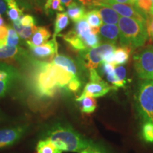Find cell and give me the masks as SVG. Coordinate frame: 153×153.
<instances>
[{"mask_svg":"<svg viewBox=\"0 0 153 153\" xmlns=\"http://www.w3.org/2000/svg\"><path fill=\"white\" fill-rule=\"evenodd\" d=\"M133 51L128 46H121L115 50L114 61L115 65H121L128 61L130 55Z\"/></svg>","mask_w":153,"mask_h":153,"instance_id":"21","label":"cell"},{"mask_svg":"<svg viewBox=\"0 0 153 153\" xmlns=\"http://www.w3.org/2000/svg\"><path fill=\"white\" fill-rule=\"evenodd\" d=\"M53 64L60 66L73 75L77 76L78 68L76 62L71 57L63 55H56L51 61Z\"/></svg>","mask_w":153,"mask_h":153,"instance_id":"14","label":"cell"},{"mask_svg":"<svg viewBox=\"0 0 153 153\" xmlns=\"http://www.w3.org/2000/svg\"><path fill=\"white\" fill-rule=\"evenodd\" d=\"M98 11L104 24H118L120 19V15L114 9L108 7H99Z\"/></svg>","mask_w":153,"mask_h":153,"instance_id":"17","label":"cell"},{"mask_svg":"<svg viewBox=\"0 0 153 153\" xmlns=\"http://www.w3.org/2000/svg\"><path fill=\"white\" fill-rule=\"evenodd\" d=\"M69 24V17L66 12L58 13L56 15V19L55 22L54 33L53 38H56L59 33L65 28Z\"/></svg>","mask_w":153,"mask_h":153,"instance_id":"23","label":"cell"},{"mask_svg":"<svg viewBox=\"0 0 153 153\" xmlns=\"http://www.w3.org/2000/svg\"><path fill=\"white\" fill-rule=\"evenodd\" d=\"M108 1H113V2L119 4H132L131 0H110Z\"/></svg>","mask_w":153,"mask_h":153,"instance_id":"38","label":"cell"},{"mask_svg":"<svg viewBox=\"0 0 153 153\" xmlns=\"http://www.w3.org/2000/svg\"><path fill=\"white\" fill-rule=\"evenodd\" d=\"M82 153H106L104 152L103 148H101V147L98 146L97 145L94 144L93 145L89 147V148H87V150L84 151Z\"/></svg>","mask_w":153,"mask_h":153,"instance_id":"34","label":"cell"},{"mask_svg":"<svg viewBox=\"0 0 153 153\" xmlns=\"http://www.w3.org/2000/svg\"><path fill=\"white\" fill-rule=\"evenodd\" d=\"M7 5V14L12 22H16L23 16V9L16 0H4Z\"/></svg>","mask_w":153,"mask_h":153,"instance_id":"20","label":"cell"},{"mask_svg":"<svg viewBox=\"0 0 153 153\" xmlns=\"http://www.w3.org/2000/svg\"><path fill=\"white\" fill-rule=\"evenodd\" d=\"M76 100L79 103L82 112L85 114H91L97 108V104L94 97L80 95Z\"/></svg>","mask_w":153,"mask_h":153,"instance_id":"19","label":"cell"},{"mask_svg":"<svg viewBox=\"0 0 153 153\" xmlns=\"http://www.w3.org/2000/svg\"><path fill=\"white\" fill-rule=\"evenodd\" d=\"M62 151L82 153L94 143L88 140L71 128L57 126L48 134V137Z\"/></svg>","mask_w":153,"mask_h":153,"instance_id":"1","label":"cell"},{"mask_svg":"<svg viewBox=\"0 0 153 153\" xmlns=\"http://www.w3.org/2000/svg\"><path fill=\"white\" fill-rule=\"evenodd\" d=\"M20 51L18 46H5L0 48V60H7L14 57Z\"/></svg>","mask_w":153,"mask_h":153,"instance_id":"26","label":"cell"},{"mask_svg":"<svg viewBox=\"0 0 153 153\" xmlns=\"http://www.w3.org/2000/svg\"><path fill=\"white\" fill-rule=\"evenodd\" d=\"M147 30L148 38L153 42V16H152L147 19Z\"/></svg>","mask_w":153,"mask_h":153,"instance_id":"33","label":"cell"},{"mask_svg":"<svg viewBox=\"0 0 153 153\" xmlns=\"http://www.w3.org/2000/svg\"><path fill=\"white\" fill-rule=\"evenodd\" d=\"M137 1H139V0H131V3H132V4L135 5V3H136Z\"/></svg>","mask_w":153,"mask_h":153,"instance_id":"42","label":"cell"},{"mask_svg":"<svg viewBox=\"0 0 153 153\" xmlns=\"http://www.w3.org/2000/svg\"><path fill=\"white\" fill-rule=\"evenodd\" d=\"M67 14L72 22L76 23L85 18L86 9L85 6L76 1H72L68 7Z\"/></svg>","mask_w":153,"mask_h":153,"instance_id":"16","label":"cell"},{"mask_svg":"<svg viewBox=\"0 0 153 153\" xmlns=\"http://www.w3.org/2000/svg\"><path fill=\"white\" fill-rule=\"evenodd\" d=\"M120 43L132 50L145 45L148 38L147 22L138 19L120 16L118 21Z\"/></svg>","mask_w":153,"mask_h":153,"instance_id":"2","label":"cell"},{"mask_svg":"<svg viewBox=\"0 0 153 153\" xmlns=\"http://www.w3.org/2000/svg\"><path fill=\"white\" fill-rule=\"evenodd\" d=\"M19 43V36L14 28L9 26L8 35L7 38V45L17 46Z\"/></svg>","mask_w":153,"mask_h":153,"instance_id":"29","label":"cell"},{"mask_svg":"<svg viewBox=\"0 0 153 153\" xmlns=\"http://www.w3.org/2000/svg\"><path fill=\"white\" fill-rule=\"evenodd\" d=\"M136 110L142 123L153 124V80L139 82L135 95Z\"/></svg>","mask_w":153,"mask_h":153,"instance_id":"4","label":"cell"},{"mask_svg":"<svg viewBox=\"0 0 153 153\" xmlns=\"http://www.w3.org/2000/svg\"><path fill=\"white\" fill-rule=\"evenodd\" d=\"M13 27L17 32L19 37L24 40L29 39L32 35L35 33L38 27L36 26H23L19 24L18 21L13 22Z\"/></svg>","mask_w":153,"mask_h":153,"instance_id":"22","label":"cell"},{"mask_svg":"<svg viewBox=\"0 0 153 153\" xmlns=\"http://www.w3.org/2000/svg\"><path fill=\"white\" fill-rule=\"evenodd\" d=\"M112 89H115L113 86L108 85L101 78L96 80H91L85 85L82 96H90L97 98L106 95Z\"/></svg>","mask_w":153,"mask_h":153,"instance_id":"10","label":"cell"},{"mask_svg":"<svg viewBox=\"0 0 153 153\" xmlns=\"http://www.w3.org/2000/svg\"><path fill=\"white\" fill-rule=\"evenodd\" d=\"M126 69L123 66L118 65L115 68V76L116 79V89L118 88L124 87L126 84Z\"/></svg>","mask_w":153,"mask_h":153,"instance_id":"28","label":"cell"},{"mask_svg":"<svg viewBox=\"0 0 153 153\" xmlns=\"http://www.w3.org/2000/svg\"><path fill=\"white\" fill-rule=\"evenodd\" d=\"M141 134L143 140L146 143H153V124L149 122L142 123Z\"/></svg>","mask_w":153,"mask_h":153,"instance_id":"27","label":"cell"},{"mask_svg":"<svg viewBox=\"0 0 153 153\" xmlns=\"http://www.w3.org/2000/svg\"><path fill=\"white\" fill-rule=\"evenodd\" d=\"M102 6L110 7V8L114 9L115 11H116L121 16L136 19L142 21V22H147V19H148L147 15H145L144 13L142 12L135 5L108 1L106 3L101 4L99 7H102Z\"/></svg>","mask_w":153,"mask_h":153,"instance_id":"8","label":"cell"},{"mask_svg":"<svg viewBox=\"0 0 153 153\" xmlns=\"http://www.w3.org/2000/svg\"><path fill=\"white\" fill-rule=\"evenodd\" d=\"M44 10L47 15L53 14L55 11H65L60 0H47L44 5Z\"/></svg>","mask_w":153,"mask_h":153,"instance_id":"25","label":"cell"},{"mask_svg":"<svg viewBox=\"0 0 153 153\" xmlns=\"http://www.w3.org/2000/svg\"><path fill=\"white\" fill-rule=\"evenodd\" d=\"M18 22L23 26H36V19L30 14L23 15Z\"/></svg>","mask_w":153,"mask_h":153,"instance_id":"31","label":"cell"},{"mask_svg":"<svg viewBox=\"0 0 153 153\" xmlns=\"http://www.w3.org/2000/svg\"><path fill=\"white\" fill-rule=\"evenodd\" d=\"M152 1V7H153V0H151Z\"/></svg>","mask_w":153,"mask_h":153,"instance_id":"44","label":"cell"},{"mask_svg":"<svg viewBox=\"0 0 153 153\" xmlns=\"http://www.w3.org/2000/svg\"><path fill=\"white\" fill-rule=\"evenodd\" d=\"M133 59L135 71L140 79L153 80V45L137 53Z\"/></svg>","mask_w":153,"mask_h":153,"instance_id":"6","label":"cell"},{"mask_svg":"<svg viewBox=\"0 0 153 153\" xmlns=\"http://www.w3.org/2000/svg\"><path fill=\"white\" fill-rule=\"evenodd\" d=\"M99 38L104 43H110L116 45L120 38V30L117 25L103 24L99 28Z\"/></svg>","mask_w":153,"mask_h":153,"instance_id":"13","label":"cell"},{"mask_svg":"<svg viewBox=\"0 0 153 153\" xmlns=\"http://www.w3.org/2000/svg\"><path fill=\"white\" fill-rule=\"evenodd\" d=\"M36 68L33 81V89L36 94L43 98L54 97L60 87L51 62L38 61Z\"/></svg>","mask_w":153,"mask_h":153,"instance_id":"3","label":"cell"},{"mask_svg":"<svg viewBox=\"0 0 153 153\" xmlns=\"http://www.w3.org/2000/svg\"><path fill=\"white\" fill-rule=\"evenodd\" d=\"M135 6L144 13L145 15L150 14V11L152 7V3L151 0H139L135 3Z\"/></svg>","mask_w":153,"mask_h":153,"instance_id":"30","label":"cell"},{"mask_svg":"<svg viewBox=\"0 0 153 153\" xmlns=\"http://www.w3.org/2000/svg\"><path fill=\"white\" fill-rule=\"evenodd\" d=\"M72 29L85 44L87 50L97 46L100 43L99 35L93 33L91 27L85 18L76 22L74 27Z\"/></svg>","mask_w":153,"mask_h":153,"instance_id":"7","label":"cell"},{"mask_svg":"<svg viewBox=\"0 0 153 153\" xmlns=\"http://www.w3.org/2000/svg\"><path fill=\"white\" fill-rule=\"evenodd\" d=\"M36 150L38 153H62V150L57 148L48 138L39 141Z\"/></svg>","mask_w":153,"mask_h":153,"instance_id":"24","label":"cell"},{"mask_svg":"<svg viewBox=\"0 0 153 153\" xmlns=\"http://www.w3.org/2000/svg\"><path fill=\"white\" fill-rule=\"evenodd\" d=\"M7 5L4 0H0V16L7 12Z\"/></svg>","mask_w":153,"mask_h":153,"instance_id":"37","label":"cell"},{"mask_svg":"<svg viewBox=\"0 0 153 153\" xmlns=\"http://www.w3.org/2000/svg\"><path fill=\"white\" fill-rule=\"evenodd\" d=\"M79 1L84 6L89 7H99L101 0H79Z\"/></svg>","mask_w":153,"mask_h":153,"instance_id":"35","label":"cell"},{"mask_svg":"<svg viewBox=\"0 0 153 153\" xmlns=\"http://www.w3.org/2000/svg\"><path fill=\"white\" fill-rule=\"evenodd\" d=\"M60 1H61V3H62V5L68 7V6L70 5V4L72 2L73 0H60Z\"/></svg>","mask_w":153,"mask_h":153,"instance_id":"39","label":"cell"},{"mask_svg":"<svg viewBox=\"0 0 153 153\" xmlns=\"http://www.w3.org/2000/svg\"><path fill=\"white\" fill-rule=\"evenodd\" d=\"M9 26L4 24L0 26V41H7Z\"/></svg>","mask_w":153,"mask_h":153,"instance_id":"36","label":"cell"},{"mask_svg":"<svg viewBox=\"0 0 153 153\" xmlns=\"http://www.w3.org/2000/svg\"><path fill=\"white\" fill-rule=\"evenodd\" d=\"M26 131V128L19 127L3 129L0 131V148H6L18 141Z\"/></svg>","mask_w":153,"mask_h":153,"instance_id":"11","label":"cell"},{"mask_svg":"<svg viewBox=\"0 0 153 153\" xmlns=\"http://www.w3.org/2000/svg\"><path fill=\"white\" fill-rule=\"evenodd\" d=\"M18 71L14 67L6 63H0V97L7 94L18 79Z\"/></svg>","mask_w":153,"mask_h":153,"instance_id":"9","label":"cell"},{"mask_svg":"<svg viewBox=\"0 0 153 153\" xmlns=\"http://www.w3.org/2000/svg\"><path fill=\"white\" fill-rule=\"evenodd\" d=\"M51 36V31L45 27H38L36 32L27 41L28 47L38 46L47 43Z\"/></svg>","mask_w":153,"mask_h":153,"instance_id":"15","label":"cell"},{"mask_svg":"<svg viewBox=\"0 0 153 153\" xmlns=\"http://www.w3.org/2000/svg\"><path fill=\"white\" fill-rule=\"evenodd\" d=\"M24 6H26L27 7H33L36 9H41V4L43 0H24Z\"/></svg>","mask_w":153,"mask_h":153,"instance_id":"32","label":"cell"},{"mask_svg":"<svg viewBox=\"0 0 153 153\" xmlns=\"http://www.w3.org/2000/svg\"><path fill=\"white\" fill-rule=\"evenodd\" d=\"M150 16H153V7H152V9H151V10L150 11Z\"/></svg>","mask_w":153,"mask_h":153,"instance_id":"43","label":"cell"},{"mask_svg":"<svg viewBox=\"0 0 153 153\" xmlns=\"http://www.w3.org/2000/svg\"><path fill=\"white\" fill-rule=\"evenodd\" d=\"M85 19L89 24L93 33L98 34L99 28L103 25L102 19L101 18L98 9H93L88 11L85 14Z\"/></svg>","mask_w":153,"mask_h":153,"instance_id":"18","label":"cell"},{"mask_svg":"<svg viewBox=\"0 0 153 153\" xmlns=\"http://www.w3.org/2000/svg\"><path fill=\"white\" fill-rule=\"evenodd\" d=\"M108 1H110V0H101V4H100V5L101 4H104V3L108 2ZM100 5H99V6H100Z\"/></svg>","mask_w":153,"mask_h":153,"instance_id":"41","label":"cell"},{"mask_svg":"<svg viewBox=\"0 0 153 153\" xmlns=\"http://www.w3.org/2000/svg\"><path fill=\"white\" fill-rule=\"evenodd\" d=\"M4 22V19L1 16H0V26H3Z\"/></svg>","mask_w":153,"mask_h":153,"instance_id":"40","label":"cell"},{"mask_svg":"<svg viewBox=\"0 0 153 153\" xmlns=\"http://www.w3.org/2000/svg\"><path fill=\"white\" fill-rule=\"evenodd\" d=\"M30 53L33 57L37 58H46L57 54V43L56 38L38 46L29 47Z\"/></svg>","mask_w":153,"mask_h":153,"instance_id":"12","label":"cell"},{"mask_svg":"<svg viewBox=\"0 0 153 153\" xmlns=\"http://www.w3.org/2000/svg\"><path fill=\"white\" fill-rule=\"evenodd\" d=\"M116 45L113 43H104L87 51L79 52L82 63L89 70H96L104 60L106 53L115 51Z\"/></svg>","mask_w":153,"mask_h":153,"instance_id":"5","label":"cell"}]
</instances>
